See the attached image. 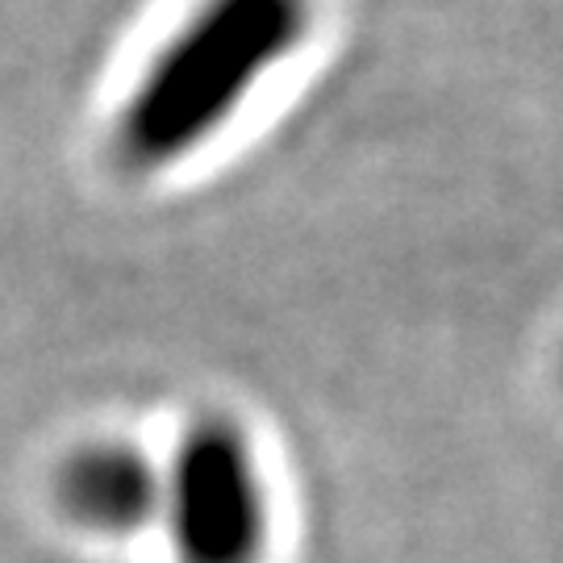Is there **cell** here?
<instances>
[{
  "instance_id": "obj_1",
  "label": "cell",
  "mask_w": 563,
  "mask_h": 563,
  "mask_svg": "<svg viewBox=\"0 0 563 563\" xmlns=\"http://www.w3.org/2000/svg\"><path fill=\"white\" fill-rule=\"evenodd\" d=\"M309 21L313 0H205L130 88L118 155L134 172H163L201 151L301 46Z\"/></svg>"
},
{
  "instance_id": "obj_2",
  "label": "cell",
  "mask_w": 563,
  "mask_h": 563,
  "mask_svg": "<svg viewBox=\"0 0 563 563\" xmlns=\"http://www.w3.org/2000/svg\"><path fill=\"white\" fill-rule=\"evenodd\" d=\"M180 563H260L267 488L255 446L234 418L205 413L184 430L163 505Z\"/></svg>"
},
{
  "instance_id": "obj_3",
  "label": "cell",
  "mask_w": 563,
  "mask_h": 563,
  "mask_svg": "<svg viewBox=\"0 0 563 563\" xmlns=\"http://www.w3.org/2000/svg\"><path fill=\"white\" fill-rule=\"evenodd\" d=\"M59 505L84 530L134 534L159 514L163 481L139 446L92 443L63 463Z\"/></svg>"
}]
</instances>
